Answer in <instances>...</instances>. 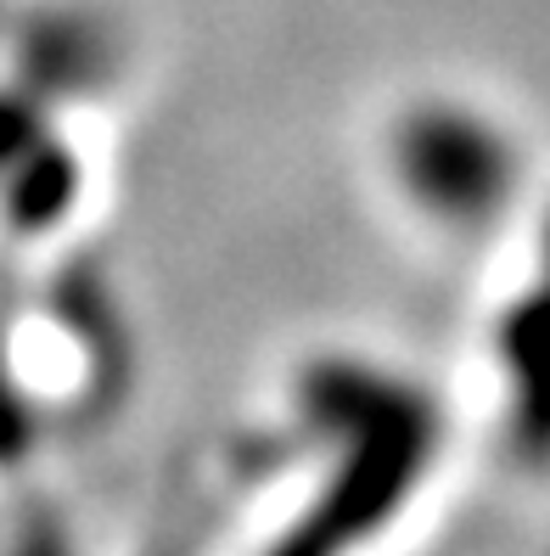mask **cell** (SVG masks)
Instances as JSON below:
<instances>
[{
    "instance_id": "1",
    "label": "cell",
    "mask_w": 550,
    "mask_h": 556,
    "mask_svg": "<svg viewBox=\"0 0 550 556\" xmlns=\"http://www.w3.org/2000/svg\"><path fill=\"white\" fill-rule=\"evenodd\" d=\"M387 175L427 225L489 231L523 191V147L477 102L422 96L387 124Z\"/></svg>"
},
{
    "instance_id": "2",
    "label": "cell",
    "mask_w": 550,
    "mask_h": 556,
    "mask_svg": "<svg viewBox=\"0 0 550 556\" xmlns=\"http://www.w3.org/2000/svg\"><path fill=\"white\" fill-rule=\"evenodd\" d=\"M545 265H550V225H545Z\"/></svg>"
}]
</instances>
